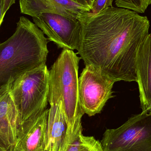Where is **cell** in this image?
<instances>
[{
    "instance_id": "13",
    "label": "cell",
    "mask_w": 151,
    "mask_h": 151,
    "mask_svg": "<svg viewBox=\"0 0 151 151\" xmlns=\"http://www.w3.org/2000/svg\"><path fill=\"white\" fill-rule=\"evenodd\" d=\"M118 8L127 9L137 13H144L151 4V0H115Z\"/></svg>"
},
{
    "instance_id": "2",
    "label": "cell",
    "mask_w": 151,
    "mask_h": 151,
    "mask_svg": "<svg viewBox=\"0 0 151 151\" xmlns=\"http://www.w3.org/2000/svg\"><path fill=\"white\" fill-rule=\"evenodd\" d=\"M48 40L34 23L19 18L14 34L0 43V88L11 79L46 65Z\"/></svg>"
},
{
    "instance_id": "16",
    "label": "cell",
    "mask_w": 151,
    "mask_h": 151,
    "mask_svg": "<svg viewBox=\"0 0 151 151\" xmlns=\"http://www.w3.org/2000/svg\"><path fill=\"white\" fill-rule=\"evenodd\" d=\"M81 151H104L101 142L95 137L90 136L88 142Z\"/></svg>"
},
{
    "instance_id": "7",
    "label": "cell",
    "mask_w": 151,
    "mask_h": 151,
    "mask_svg": "<svg viewBox=\"0 0 151 151\" xmlns=\"http://www.w3.org/2000/svg\"><path fill=\"white\" fill-rule=\"evenodd\" d=\"M32 19L34 23L47 36L48 40L58 47L79 50L81 25L78 19L53 13H42Z\"/></svg>"
},
{
    "instance_id": "5",
    "label": "cell",
    "mask_w": 151,
    "mask_h": 151,
    "mask_svg": "<svg viewBox=\"0 0 151 151\" xmlns=\"http://www.w3.org/2000/svg\"><path fill=\"white\" fill-rule=\"evenodd\" d=\"M100 142L104 151H151V114L142 112L106 129Z\"/></svg>"
},
{
    "instance_id": "1",
    "label": "cell",
    "mask_w": 151,
    "mask_h": 151,
    "mask_svg": "<svg viewBox=\"0 0 151 151\" xmlns=\"http://www.w3.org/2000/svg\"><path fill=\"white\" fill-rule=\"evenodd\" d=\"M81 37L77 54L118 82H137L135 62L140 46L150 34L146 16L111 7L96 15L82 12L78 17Z\"/></svg>"
},
{
    "instance_id": "12",
    "label": "cell",
    "mask_w": 151,
    "mask_h": 151,
    "mask_svg": "<svg viewBox=\"0 0 151 151\" xmlns=\"http://www.w3.org/2000/svg\"><path fill=\"white\" fill-rule=\"evenodd\" d=\"M135 68L141 108L144 112L151 104V33L139 48Z\"/></svg>"
},
{
    "instance_id": "6",
    "label": "cell",
    "mask_w": 151,
    "mask_h": 151,
    "mask_svg": "<svg viewBox=\"0 0 151 151\" xmlns=\"http://www.w3.org/2000/svg\"><path fill=\"white\" fill-rule=\"evenodd\" d=\"M115 81L91 65H86L78 78L82 109L90 117L101 113L106 104L113 97Z\"/></svg>"
},
{
    "instance_id": "4",
    "label": "cell",
    "mask_w": 151,
    "mask_h": 151,
    "mask_svg": "<svg viewBox=\"0 0 151 151\" xmlns=\"http://www.w3.org/2000/svg\"><path fill=\"white\" fill-rule=\"evenodd\" d=\"M49 86V70L46 65L27 72L13 81L11 93L21 125L47 110Z\"/></svg>"
},
{
    "instance_id": "20",
    "label": "cell",
    "mask_w": 151,
    "mask_h": 151,
    "mask_svg": "<svg viewBox=\"0 0 151 151\" xmlns=\"http://www.w3.org/2000/svg\"><path fill=\"white\" fill-rule=\"evenodd\" d=\"M0 151H8L1 141H0Z\"/></svg>"
},
{
    "instance_id": "19",
    "label": "cell",
    "mask_w": 151,
    "mask_h": 151,
    "mask_svg": "<svg viewBox=\"0 0 151 151\" xmlns=\"http://www.w3.org/2000/svg\"><path fill=\"white\" fill-rule=\"evenodd\" d=\"M16 0H5L4 9V14H6L7 11L11 7L12 4L15 3Z\"/></svg>"
},
{
    "instance_id": "18",
    "label": "cell",
    "mask_w": 151,
    "mask_h": 151,
    "mask_svg": "<svg viewBox=\"0 0 151 151\" xmlns=\"http://www.w3.org/2000/svg\"><path fill=\"white\" fill-rule=\"evenodd\" d=\"M5 0H0V26L3 21L4 14Z\"/></svg>"
},
{
    "instance_id": "8",
    "label": "cell",
    "mask_w": 151,
    "mask_h": 151,
    "mask_svg": "<svg viewBox=\"0 0 151 151\" xmlns=\"http://www.w3.org/2000/svg\"><path fill=\"white\" fill-rule=\"evenodd\" d=\"M48 100L50 105L48 119V151H62L67 131V123L63 100L58 88L49 76Z\"/></svg>"
},
{
    "instance_id": "11",
    "label": "cell",
    "mask_w": 151,
    "mask_h": 151,
    "mask_svg": "<svg viewBox=\"0 0 151 151\" xmlns=\"http://www.w3.org/2000/svg\"><path fill=\"white\" fill-rule=\"evenodd\" d=\"M19 4L21 13L32 18L42 13H53L77 19L83 12H90L70 0H19Z\"/></svg>"
},
{
    "instance_id": "15",
    "label": "cell",
    "mask_w": 151,
    "mask_h": 151,
    "mask_svg": "<svg viewBox=\"0 0 151 151\" xmlns=\"http://www.w3.org/2000/svg\"><path fill=\"white\" fill-rule=\"evenodd\" d=\"M114 0H95L92 9L89 12L91 15H96L109 7H112Z\"/></svg>"
},
{
    "instance_id": "17",
    "label": "cell",
    "mask_w": 151,
    "mask_h": 151,
    "mask_svg": "<svg viewBox=\"0 0 151 151\" xmlns=\"http://www.w3.org/2000/svg\"><path fill=\"white\" fill-rule=\"evenodd\" d=\"M70 1L76 3L77 4L83 6L84 8L88 9L90 11L92 9L93 3L91 2V0H70Z\"/></svg>"
},
{
    "instance_id": "22",
    "label": "cell",
    "mask_w": 151,
    "mask_h": 151,
    "mask_svg": "<svg viewBox=\"0 0 151 151\" xmlns=\"http://www.w3.org/2000/svg\"><path fill=\"white\" fill-rule=\"evenodd\" d=\"M95 0H91V2H92V3L94 2V1H95Z\"/></svg>"
},
{
    "instance_id": "14",
    "label": "cell",
    "mask_w": 151,
    "mask_h": 151,
    "mask_svg": "<svg viewBox=\"0 0 151 151\" xmlns=\"http://www.w3.org/2000/svg\"><path fill=\"white\" fill-rule=\"evenodd\" d=\"M90 136L83 135L82 133L80 134L77 139L69 146L65 151H81L85 147L88 142Z\"/></svg>"
},
{
    "instance_id": "21",
    "label": "cell",
    "mask_w": 151,
    "mask_h": 151,
    "mask_svg": "<svg viewBox=\"0 0 151 151\" xmlns=\"http://www.w3.org/2000/svg\"><path fill=\"white\" fill-rule=\"evenodd\" d=\"M144 112L147 113V114H151V104L149 106L148 108Z\"/></svg>"
},
{
    "instance_id": "10",
    "label": "cell",
    "mask_w": 151,
    "mask_h": 151,
    "mask_svg": "<svg viewBox=\"0 0 151 151\" xmlns=\"http://www.w3.org/2000/svg\"><path fill=\"white\" fill-rule=\"evenodd\" d=\"M49 109L42 114L22 123L12 151H48L47 130Z\"/></svg>"
},
{
    "instance_id": "3",
    "label": "cell",
    "mask_w": 151,
    "mask_h": 151,
    "mask_svg": "<svg viewBox=\"0 0 151 151\" xmlns=\"http://www.w3.org/2000/svg\"><path fill=\"white\" fill-rule=\"evenodd\" d=\"M73 50L63 49L49 70L63 100L67 131L62 151H64L82 133L81 120L84 114L80 103L78 70L81 58Z\"/></svg>"
},
{
    "instance_id": "9",
    "label": "cell",
    "mask_w": 151,
    "mask_h": 151,
    "mask_svg": "<svg viewBox=\"0 0 151 151\" xmlns=\"http://www.w3.org/2000/svg\"><path fill=\"white\" fill-rule=\"evenodd\" d=\"M14 81L11 79L0 88V141L8 151L14 150L21 125L19 114L11 93Z\"/></svg>"
}]
</instances>
